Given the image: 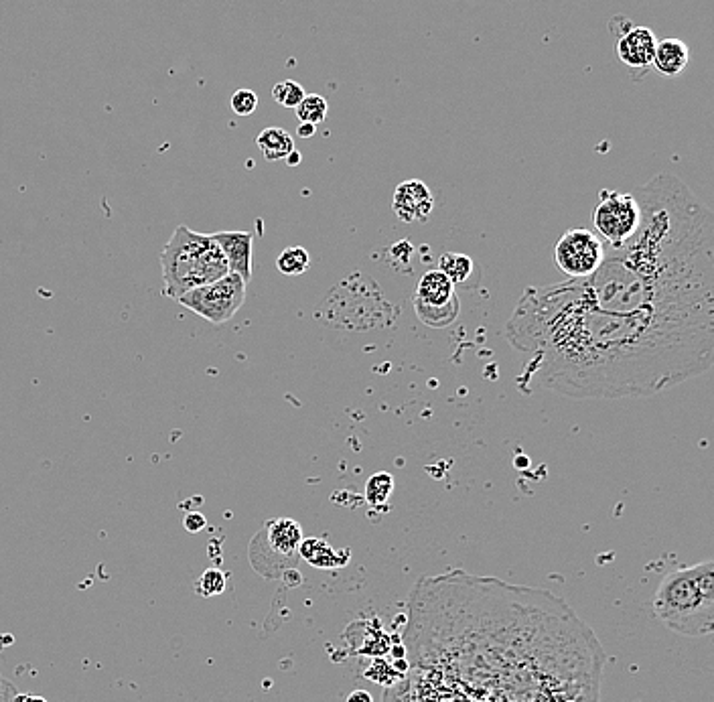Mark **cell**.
Here are the masks:
<instances>
[{
    "instance_id": "6da1fadb",
    "label": "cell",
    "mask_w": 714,
    "mask_h": 702,
    "mask_svg": "<svg viewBox=\"0 0 714 702\" xmlns=\"http://www.w3.org/2000/svg\"><path fill=\"white\" fill-rule=\"evenodd\" d=\"M408 609V674L384 702H599L603 650L548 591L451 571Z\"/></svg>"
},
{
    "instance_id": "7a4b0ae2",
    "label": "cell",
    "mask_w": 714,
    "mask_h": 702,
    "mask_svg": "<svg viewBox=\"0 0 714 702\" xmlns=\"http://www.w3.org/2000/svg\"><path fill=\"white\" fill-rule=\"evenodd\" d=\"M504 337L522 360L516 384L524 394L646 398L714 364V311H599L566 280L528 287Z\"/></svg>"
},
{
    "instance_id": "3957f363",
    "label": "cell",
    "mask_w": 714,
    "mask_h": 702,
    "mask_svg": "<svg viewBox=\"0 0 714 702\" xmlns=\"http://www.w3.org/2000/svg\"><path fill=\"white\" fill-rule=\"evenodd\" d=\"M656 617L676 634L708 636L714 629V563L666 575L654 597Z\"/></svg>"
},
{
    "instance_id": "277c9868",
    "label": "cell",
    "mask_w": 714,
    "mask_h": 702,
    "mask_svg": "<svg viewBox=\"0 0 714 702\" xmlns=\"http://www.w3.org/2000/svg\"><path fill=\"white\" fill-rule=\"evenodd\" d=\"M161 270L165 297L177 301L193 289L224 278L230 266L211 234H199L187 226H179L161 252Z\"/></svg>"
},
{
    "instance_id": "5b68a950",
    "label": "cell",
    "mask_w": 714,
    "mask_h": 702,
    "mask_svg": "<svg viewBox=\"0 0 714 702\" xmlns=\"http://www.w3.org/2000/svg\"><path fill=\"white\" fill-rule=\"evenodd\" d=\"M246 285L248 283H244L242 276H238L236 272H228L224 278L216 280V283L193 289L181 295L177 301L201 319L213 325H222L228 323L242 309L246 301Z\"/></svg>"
},
{
    "instance_id": "8992f818",
    "label": "cell",
    "mask_w": 714,
    "mask_h": 702,
    "mask_svg": "<svg viewBox=\"0 0 714 702\" xmlns=\"http://www.w3.org/2000/svg\"><path fill=\"white\" fill-rule=\"evenodd\" d=\"M639 220L641 212L633 193H621L611 189L599 193V203L593 212V224L603 244H623L637 230Z\"/></svg>"
},
{
    "instance_id": "52a82bcc",
    "label": "cell",
    "mask_w": 714,
    "mask_h": 702,
    "mask_svg": "<svg viewBox=\"0 0 714 702\" xmlns=\"http://www.w3.org/2000/svg\"><path fill=\"white\" fill-rule=\"evenodd\" d=\"M459 297L455 285L437 268L428 270L416 287L414 311L418 319L435 329L451 325L459 315Z\"/></svg>"
},
{
    "instance_id": "ba28073f",
    "label": "cell",
    "mask_w": 714,
    "mask_h": 702,
    "mask_svg": "<svg viewBox=\"0 0 714 702\" xmlns=\"http://www.w3.org/2000/svg\"><path fill=\"white\" fill-rule=\"evenodd\" d=\"M603 240L585 228L568 230L554 248V260L568 278H585L597 270L603 260Z\"/></svg>"
},
{
    "instance_id": "9c48e42d",
    "label": "cell",
    "mask_w": 714,
    "mask_h": 702,
    "mask_svg": "<svg viewBox=\"0 0 714 702\" xmlns=\"http://www.w3.org/2000/svg\"><path fill=\"white\" fill-rule=\"evenodd\" d=\"M260 546L252 544V548H260V552H270L272 556L280 558L282 563H291L299 556V546L303 542V528L297 520L291 518H276L270 520L264 530L256 536Z\"/></svg>"
},
{
    "instance_id": "30bf717a",
    "label": "cell",
    "mask_w": 714,
    "mask_h": 702,
    "mask_svg": "<svg viewBox=\"0 0 714 702\" xmlns=\"http://www.w3.org/2000/svg\"><path fill=\"white\" fill-rule=\"evenodd\" d=\"M435 209V197L426 183L410 179L400 183L392 195V212L404 224L426 222Z\"/></svg>"
},
{
    "instance_id": "8fae6325",
    "label": "cell",
    "mask_w": 714,
    "mask_h": 702,
    "mask_svg": "<svg viewBox=\"0 0 714 702\" xmlns=\"http://www.w3.org/2000/svg\"><path fill=\"white\" fill-rule=\"evenodd\" d=\"M658 37L648 27H631L625 35L617 39L615 53L617 59L633 72H644L654 61Z\"/></svg>"
},
{
    "instance_id": "7c38bea8",
    "label": "cell",
    "mask_w": 714,
    "mask_h": 702,
    "mask_svg": "<svg viewBox=\"0 0 714 702\" xmlns=\"http://www.w3.org/2000/svg\"><path fill=\"white\" fill-rule=\"evenodd\" d=\"M213 240L222 248L230 272L242 276L244 283L252 278V256H254V234L250 232H216Z\"/></svg>"
},
{
    "instance_id": "4fadbf2b",
    "label": "cell",
    "mask_w": 714,
    "mask_h": 702,
    "mask_svg": "<svg viewBox=\"0 0 714 702\" xmlns=\"http://www.w3.org/2000/svg\"><path fill=\"white\" fill-rule=\"evenodd\" d=\"M690 63V49L682 39L658 41L652 65L664 78H678Z\"/></svg>"
},
{
    "instance_id": "5bb4252c",
    "label": "cell",
    "mask_w": 714,
    "mask_h": 702,
    "mask_svg": "<svg viewBox=\"0 0 714 702\" xmlns=\"http://www.w3.org/2000/svg\"><path fill=\"white\" fill-rule=\"evenodd\" d=\"M256 145L266 161H284L295 151V140L291 132L280 126L264 128L256 138Z\"/></svg>"
},
{
    "instance_id": "9a60e30c",
    "label": "cell",
    "mask_w": 714,
    "mask_h": 702,
    "mask_svg": "<svg viewBox=\"0 0 714 702\" xmlns=\"http://www.w3.org/2000/svg\"><path fill=\"white\" fill-rule=\"evenodd\" d=\"M299 556L309 560V563L317 569H335V567H343L347 565L349 554L341 556V552H335L333 546H329L325 540L319 538H309L301 542L299 546Z\"/></svg>"
},
{
    "instance_id": "2e32d148",
    "label": "cell",
    "mask_w": 714,
    "mask_h": 702,
    "mask_svg": "<svg viewBox=\"0 0 714 702\" xmlns=\"http://www.w3.org/2000/svg\"><path fill=\"white\" fill-rule=\"evenodd\" d=\"M439 270L451 280L453 285H461L473 272V260L459 252H447L439 260Z\"/></svg>"
},
{
    "instance_id": "e0dca14e",
    "label": "cell",
    "mask_w": 714,
    "mask_h": 702,
    "mask_svg": "<svg viewBox=\"0 0 714 702\" xmlns=\"http://www.w3.org/2000/svg\"><path fill=\"white\" fill-rule=\"evenodd\" d=\"M309 266H311V256L303 246H291L287 250H282L280 256L276 258V268L287 276H299L307 272Z\"/></svg>"
},
{
    "instance_id": "ac0fdd59",
    "label": "cell",
    "mask_w": 714,
    "mask_h": 702,
    "mask_svg": "<svg viewBox=\"0 0 714 702\" xmlns=\"http://www.w3.org/2000/svg\"><path fill=\"white\" fill-rule=\"evenodd\" d=\"M295 114H297V118H299L301 122L317 126V124H321V122L327 118V114H329V104H327V100H325L323 96H319V94H307V96L303 98V102L295 108Z\"/></svg>"
},
{
    "instance_id": "d6986e66",
    "label": "cell",
    "mask_w": 714,
    "mask_h": 702,
    "mask_svg": "<svg viewBox=\"0 0 714 702\" xmlns=\"http://www.w3.org/2000/svg\"><path fill=\"white\" fill-rule=\"evenodd\" d=\"M392 491H394V477L386 471L376 473L366 483V500L372 506H382L392 498Z\"/></svg>"
},
{
    "instance_id": "ffe728a7",
    "label": "cell",
    "mask_w": 714,
    "mask_h": 702,
    "mask_svg": "<svg viewBox=\"0 0 714 702\" xmlns=\"http://www.w3.org/2000/svg\"><path fill=\"white\" fill-rule=\"evenodd\" d=\"M307 96L305 88L299 84V82H293V80H287V82H280L272 88V98L278 106L282 108H291L295 110L303 98Z\"/></svg>"
},
{
    "instance_id": "44dd1931",
    "label": "cell",
    "mask_w": 714,
    "mask_h": 702,
    "mask_svg": "<svg viewBox=\"0 0 714 702\" xmlns=\"http://www.w3.org/2000/svg\"><path fill=\"white\" fill-rule=\"evenodd\" d=\"M226 585H228V575L224 571L209 569L199 577L195 589L201 597H216L226 591Z\"/></svg>"
},
{
    "instance_id": "7402d4cb",
    "label": "cell",
    "mask_w": 714,
    "mask_h": 702,
    "mask_svg": "<svg viewBox=\"0 0 714 702\" xmlns=\"http://www.w3.org/2000/svg\"><path fill=\"white\" fill-rule=\"evenodd\" d=\"M230 106H232L234 114H238V116H250V114H254L256 108H258V96H256V92H252V90H238V92H234Z\"/></svg>"
},
{
    "instance_id": "603a6c76",
    "label": "cell",
    "mask_w": 714,
    "mask_h": 702,
    "mask_svg": "<svg viewBox=\"0 0 714 702\" xmlns=\"http://www.w3.org/2000/svg\"><path fill=\"white\" fill-rule=\"evenodd\" d=\"M183 526H185V530L189 534H199L207 526V520L199 512H187L185 518H183Z\"/></svg>"
},
{
    "instance_id": "cb8c5ba5",
    "label": "cell",
    "mask_w": 714,
    "mask_h": 702,
    "mask_svg": "<svg viewBox=\"0 0 714 702\" xmlns=\"http://www.w3.org/2000/svg\"><path fill=\"white\" fill-rule=\"evenodd\" d=\"M347 702H372V696H370L366 690H355V692L347 698Z\"/></svg>"
},
{
    "instance_id": "d4e9b609",
    "label": "cell",
    "mask_w": 714,
    "mask_h": 702,
    "mask_svg": "<svg viewBox=\"0 0 714 702\" xmlns=\"http://www.w3.org/2000/svg\"><path fill=\"white\" fill-rule=\"evenodd\" d=\"M315 130H317V126H313V124H305V122H301V126H299V130H297V134L301 136V138H311L313 134H315Z\"/></svg>"
},
{
    "instance_id": "484cf974",
    "label": "cell",
    "mask_w": 714,
    "mask_h": 702,
    "mask_svg": "<svg viewBox=\"0 0 714 702\" xmlns=\"http://www.w3.org/2000/svg\"><path fill=\"white\" fill-rule=\"evenodd\" d=\"M15 702H49L43 696H35V694H17Z\"/></svg>"
},
{
    "instance_id": "4316f807",
    "label": "cell",
    "mask_w": 714,
    "mask_h": 702,
    "mask_svg": "<svg viewBox=\"0 0 714 702\" xmlns=\"http://www.w3.org/2000/svg\"><path fill=\"white\" fill-rule=\"evenodd\" d=\"M284 161H287L291 167H295V165H299V163H301V155H299V151L295 149V151H293L287 159H284Z\"/></svg>"
}]
</instances>
